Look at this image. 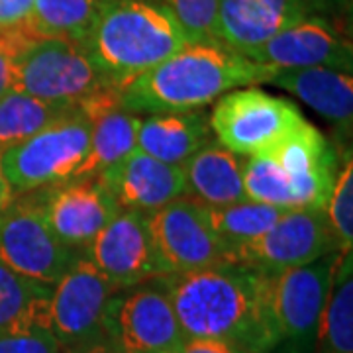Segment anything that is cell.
<instances>
[{"mask_svg":"<svg viewBox=\"0 0 353 353\" xmlns=\"http://www.w3.org/2000/svg\"><path fill=\"white\" fill-rule=\"evenodd\" d=\"M187 340H216L252 353H273L279 330L271 275L240 263L157 279Z\"/></svg>","mask_w":353,"mask_h":353,"instance_id":"1","label":"cell"},{"mask_svg":"<svg viewBox=\"0 0 353 353\" xmlns=\"http://www.w3.org/2000/svg\"><path fill=\"white\" fill-rule=\"evenodd\" d=\"M275 67L255 63L218 43H187L120 90V106L136 116L190 112L234 88L269 83Z\"/></svg>","mask_w":353,"mask_h":353,"instance_id":"2","label":"cell"},{"mask_svg":"<svg viewBox=\"0 0 353 353\" xmlns=\"http://www.w3.org/2000/svg\"><path fill=\"white\" fill-rule=\"evenodd\" d=\"M187 43L173 16L155 0H104L81 41L92 63L120 90Z\"/></svg>","mask_w":353,"mask_h":353,"instance_id":"3","label":"cell"},{"mask_svg":"<svg viewBox=\"0 0 353 353\" xmlns=\"http://www.w3.org/2000/svg\"><path fill=\"white\" fill-rule=\"evenodd\" d=\"M90 150V120L71 108L32 138L0 153V167L14 196L81 179Z\"/></svg>","mask_w":353,"mask_h":353,"instance_id":"4","label":"cell"},{"mask_svg":"<svg viewBox=\"0 0 353 353\" xmlns=\"http://www.w3.org/2000/svg\"><path fill=\"white\" fill-rule=\"evenodd\" d=\"M83 257L50 226L41 190L14 196L0 212V261L16 273L53 287Z\"/></svg>","mask_w":353,"mask_h":353,"instance_id":"5","label":"cell"},{"mask_svg":"<svg viewBox=\"0 0 353 353\" xmlns=\"http://www.w3.org/2000/svg\"><path fill=\"white\" fill-rule=\"evenodd\" d=\"M108 87L114 85L75 41L38 39L14 61L12 90L51 104L77 108Z\"/></svg>","mask_w":353,"mask_h":353,"instance_id":"6","label":"cell"},{"mask_svg":"<svg viewBox=\"0 0 353 353\" xmlns=\"http://www.w3.org/2000/svg\"><path fill=\"white\" fill-rule=\"evenodd\" d=\"M208 120L224 150L250 157L273 150L306 118L287 99L273 97L259 87H241L222 94Z\"/></svg>","mask_w":353,"mask_h":353,"instance_id":"7","label":"cell"},{"mask_svg":"<svg viewBox=\"0 0 353 353\" xmlns=\"http://www.w3.org/2000/svg\"><path fill=\"white\" fill-rule=\"evenodd\" d=\"M116 292L85 257L59 279L50 299V332L63 353H81L110 341V304Z\"/></svg>","mask_w":353,"mask_h":353,"instance_id":"8","label":"cell"},{"mask_svg":"<svg viewBox=\"0 0 353 353\" xmlns=\"http://www.w3.org/2000/svg\"><path fill=\"white\" fill-rule=\"evenodd\" d=\"M338 253L271 275L279 347L285 353H314L320 314L328 299Z\"/></svg>","mask_w":353,"mask_h":353,"instance_id":"9","label":"cell"},{"mask_svg":"<svg viewBox=\"0 0 353 353\" xmlns=\"http://www.w3.org/2000/svg\"><path fill=\"white\" fill-rule=\"evenodd\" d=\"M150 228L167 275L232 263L210 224L208 206L187 194L152 212Z\"/></svg>","mask_w":353,"mask_h":353,"instance_id":"10","label":"cell"},{"mask_svg":"<svg viewBox=\"0 0 353 353\" xmlns=\"http://www.w3.org/2000/svg\"><path fill=\"white\" fill-rule=\"evenodd\" d=\"M110 341L120 353H176L187 341L157 279L116 292L110 304Z\"/></svg>","mask_w":353,"mask_h":353,"instance_id":"11","label":"cell"},{"mask_svg":"<svg viewBox=\"0 0 353 353\" xmlns=\"http://www.w3.org/2000/svg\"><path fill=\"white\" fill-rule=\"evenodd\" d=\"M83 253L118 290L167 275L153 241L150 214L138 210H122Z\"/></svg>","mask_w":353,"mask_h":353,"instance_id":"12","label":"cell"},{"mask_svg":"<svg viewBox=\"0 0 353 353\" xmlns=\"http://www.w3.org/2000/svg\"><path fill=\"white\" fill-rule=\"evenodd\" d=\"M338 252L328 218L318 208L287 210L261 238L234 253V263L275 275Z\"/></svg>","mask_w":353,"mask_h":353,"instance_id":"13","label":"cell"},{"mask_svg":"<svg viewBox=\"0 0 353 353\" xmlns=\"http://www.w3.org/2000/svg\"><path fill=\"white\" fill-rule=\"evenodd\" d=\"M265 155L275 161L283 176L289 190L290 210L326 208L340 171L338 153L318 128L304 120Z\"/></svg>","mask_w":353,"mask_h":353,"instance_id":"14","label":"cell"},{"mask_svg":"<svg viewBox=\"0 0 353 353\" xmlns=\"http://www.w3.org/2000/svg\"><path fill=\"white\" fill-rule=\"evenodd\" d=\"M248 59L275 69L326 67L352 75L353 46L334 22L308 16L252 51Z\"/></svg>","mask_w":353,"mask_h":353,"instance_id":"15","label":"cell"},{"mask_svg":"<svg viewBox=\"0 0 353 353\" xmlns=\"http://www.w3.org/2000/svg\"><path fill=\"white\" fill-rule=\"evenodd\" d=\"M41 192L50 226L59 240L77 250H85L122 212L97 179H75Z\"/></svg>","mask_w":353,"mask_h":353,"instance_id":"16","label":"cell"},{"mask_svg":"<svg viewBox=\"0 0 353 353\" xmlns=\"http://www.w3.org/2000/svg\"><path fill=\"white\" fill-rule=\"evenodd\" d=\"M94 179L108 190L120 210L152 214L185 194L181 165L157 161L138 148Z\"/></svg>","mask_w":353,"mask_h":353,"instance_id":"17","label":"cell"},{"mask_svg":"<svg viewBox=\"0 0 353 353\" xmlns=\"http://www.w3.org/2000/svg\"><path fill=\"white\" fill-rule=\"evenodd\" d=\"M312 14L303 0H220L216 41L248 57L283 30Z\"/></svg>","mask_w":353,"mask_h":353,"instance_id":"18","label":"cell"},{"mask_svg":"<svg viewBox=\"0 0 353 353\" xmlns=\"http://www.w3.org/2000/svg\"><path fill=\"white\" fill-rule=\"evenodd\" d=\"M269 85L292 92L343 132L352 130L353 79L350 73L326 67L275 69Z\"/></svg>","mask_w":353,"mask_h":353,"instance_id":"19","label":"cell"},{"mask_svg":"<svg viewBox=\"0 0 353 353\" xmlns=\"http://www.w3.org/2000/svg\"><path fill=\"white\" fill-rule=\"evenodd\" d=\"M208 114L202 110L152 114L141 118L138 150L169 165H183L202 148L212 143Z\"/></svg>","mask_w":353,"mask_h":353,"instance_id":"20","label":"cell"},{"mask_svg":"<svg viewBox=\"0 0 353 353\" xmlns=\"http://www.w3.org/2000/svg\"><path fill=\"white\" fill-rule=\"evenodd\" d=\"M185 176V194L208 208H222L250 201L243 179L241 157L210 143L181 165Z\"/></svg>","mask_w":353,"mask_h":353,"instance_id":"21","label":"cell"},{"mask_svg":"<svg viewBox=\"0 0 353 353\" xmlns=\"http://www.w3.org/2000/svg\"><path fill=\"white\" fill-rule=\"evenodd\" d=\"M353 253L340 252L320 314L314 353H353Z\"/></svg>","mask_w":353,"mask_h":353,"instance_id":"22","label":"cell"},{"mask_svg":"<svg viewBox=\"0 0 353 353\" xmlns=\"http://www.w3.org/2000/svg\"><path fill=\"white\" fill-rule=\"evenodd\" d=\"M51 290L50 285L24 277L0 261V334L50 330Z\"/></svg>","mask_w":353,"mask_h":353,"instance_id":"23","label":"cell"},{"mask_svg":"<svg viewBox=\"0 0 353 353\" xmlns=\"http://www.w3.org/2000/svg\"><path fill=\"white\" fill-rule=\"evenodd\" d=\"M139 122V116L126 112L120 104L94 114L90 118V150L81 179H94L134 152Z\"/></svg>","mask_w":353,"mask_h":353,"instance_id":"24","label":"cell"},{"mask_svg":"<svg viewBox=\"0 0 353 353\" xmlns=\"http://www.w3.org/2000/svg\"><path fill=\"white\" fill-rule=\"evenodd\" d=\"M104 0H34L24 22L26 34L38 39H67L81 43L87 38Z\"/></svg>","mask_w":353,"mask_h":353,"instance_id":"25","label":"cell"},{"mask_svg":"<svg viewBox=\"0 0 353 353\" xmlns=\"http://www.w3.org/2000/svg\"><path fill=\"white\" fill-rule=\"evenodd\" d=\"M287 210L277 208V206L243 201L238 204L222 206V208H208V218L214 228L216 236L230 252L232 263H234V253L243 245L261 238L265 232H269L277 224V220Z\"/></svg>","mask_w":353,"mask_h":353,"instance_id":"26","label":"cell"},{"mask_svg":"<svg viewBox=\"0 0 353 353\" xmlns=\"http://www.w3.org/2000/svg\"><path fill=\"white\" fill-rule=\"evenodd\" d=\"M67 110L71 108L43 102L10 88L0 99V153L32 138L61 118Z\"/></svg>","mask_w":353,"mask_h":353,"instance_id":"27","label":"cell"},{"mask_svg":"<svg viewBox=\"0 0 353 353\" xmlns=\"http://www.w3.org/2000/svg\"><path fill=\"white\" fill-rule=\"evenodd\" d=\"M173 16L189 43H218L216 20L220 0H155ZM220 46V43H218Z\"/></svg>","mask_w":353,"mask_h":353,"instance_id":"28","label":"cell"},{"mask_svg":"<svg viewBox=\"0 0 353 353\" xmlns=\"http://www.w3.org/2000/svg\"><path fill=\"white\" fill-rule=\"evenodd\" d=\"M338 252H352L353 243V163L352 157L343 165L330 201L324 208Z\"/></svg>","mask_w":353,"mask_h":353,"instance_id":"29","label":"cell"},{"mask_svg":"<svg viewBox=\"0 0 353 353\" xmlns=\"http://www.w3.org/2000/svg\"><path fill=\"white\" fill-rule=\"evenodd\" d=\"M0 353H63L48 328L0 334Z\"/></svg>","mask_w":353,"mask_h":353,"instance_id":"30","label":"cell"},{"mask_svg":"<svg viewBox=\"0 0 353 353\" xmlns=\"http://www.w3.org/2000/svg\"><path fill=\"white\" fill-rule=\"evenodd\" d=\"M32 43L24 26L0 32V99L12 88V69L16 57Z\"/></svg>","mask_w":353,"mask_h":353,"instance_id":"31","label":"cell"},{"mask_svg":"<svg viewBox=\"0 0 353 353\" xmlns=\"http://www.w3.org/2000/svg\"><path fill=\"white\" fill-rule=\"evenodd\" d=\"M312 16L326 18L330 22H343L352 16V0H303Z\"/></svg>","mask_w":353,"mask_h":353,"instance_id":"32","label":"cell"},{"mask_svg":"<svg viewBox=\"0 0 353 353\" xmlns=\"http://www.w3.org/2000/svg\"><path fill=\"white\" fill-rule=\"evenodd\" d=\"M34 0H0V32L22 28Z\"/></svg>","mask_w":353,"mask_h":353,"instance_id":"33","label":"cell"},{"mask_svg":"<svg viewBox=\"0 0 353 353\" xmlns=\"http://www.w3.org/2000/svg\"><path fill=\"white\" fill-rule=\"evenodd\" d=\"M176 353H252L236 347L226 341L216 340H187Z\"/></svg>","mask_w":353,"mask_h":353,"instance_id":"34","label":"cell"},{"mask_svg":"<svg viewBox=\"0 0 353 353\" xmlns=\"http://www.w3.org/2000/svg\"><path fill=\"white\" fill-rule=\"evenodd\" d=\"M10 201H12V192H10V187H8L6 179L2 175V167H0V212L8 206Z\"/></svg>","mask_w":353,"mask_h":353,"instance_id":"35","label":"cell"},{"mask_svg":"<svg viewBox=\"0 0 353 353\" xmlns=\"http://www.w3.org/2000/svg\"><path fill=\"white\" fill-rule=\"evenodd\" d=\"M81 353H120L118 352V347L114 345L112 341H104V343H99V345H94V347H88L85 352Z\"/></svg>","mask_w":353,"mask_h":353,"instance_id":"36","label":"cell"}]
</instances>
